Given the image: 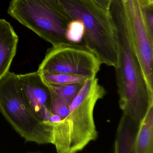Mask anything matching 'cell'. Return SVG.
Masks as SVG:
<instances>
[{
	"label": "cell",
	"instance_id": "obj_1",
	"mask_svg": "<svg viewBox=\"0 0 153 153\" xmlns=\"http://www.w3.org/2000/svg\"><path fill=\"white\" fill-rule=\"evenodd\" d=\"M120 46V65L116 70L119 108L138 127L153 107V94L146 84L123 0H112L108 10Z\"/></svg>",
	"mask_w": 153,
	"mask_h": 153
},
{
	"label": "cell",
	"instance_id": "obj_2",
	"mask_svg": "<svg viewBox=\"0 0 153 153\" xmlns=\"http://www.w3.org/2000/svg\"><path fill=\"white\" fill-rule=\"evenodd\" d=\"M58 1L71 19L83 23V45L96 56L102 65L118 69L120 46L108 10L92 0Z\"/></svg>",
	"mask_w": 153,
	"mask_h": 153
},
{
	"label": "cell",
	"instance_id": "obj_3",
	"mask_svg": "<svg viewBox=\"0 0 153 153\" xmlns=\"http://www.w3.org/2000/svg\"><path fill=\"white\" fill-rule=\"evenodd\" d=\"M106 94L96 77L89 93L82 102L61 122L49 125L52 127V144L57 153H78L96 140L98 131L93 113L98 101Z\"/></svg>",
	"mask_w": 153,
	"mask_h": 153
},
{
	"label": "cell",
	"instance_id": "obj_4",
	"mask_svg": "<svg viewBox=\"0 0 153 153\" xmlns=\"http://www.w3.org/2000/svg\"><path fill=\"white\" fill-rule=\"evenodd\" d=\"M0 112L26 142L52 144V127L41 122L22 93L18 75L10 71L0 80Z\"/></svg>",
	"mask_w": 153,
	"mask_h": 153
},
{
	"label": "cell",
	"instance_id": "obj_5",
	"mask_svg": "<svg viewBox=\"0 0 153 153\" xmlns=\"http://www.w3.org/2000/svg\"><path fill=\"white\" fill-rule=\"evenodd\" d=\"M8 13L53 46L69 42L65 34L72 19L58 0H12Z\"/></svg>",
	"mask_w": 153,
	"mask_h": 153
},
{
	"label": "cell",
	"instance_id": "obj_6",
	"mask_svg": "<svg viewBox=\"0 0 153 153\" xmlns=\"http://www.w3.org/2000/svg\"><path fill=\"white\" fill-rule=\"evenodd\" d=\"M101 65L96 56L83 45L65 42L48 49L38 71L93 79Z\"/></svg>",
	"mask_w": 153,
	"mask_h": 153
},
{
	"label": "cell",
	"instance_id": "obj_7",
	"mask_svg": "<svg viewBox=\"0 0 153 153\" xmlns=\"http://www.w3.org/2000/svg\"><path fill=\"white\" fill-rule=\"evenodd\" d=\"M125 4L132 26L143 77L148 90L153 94V37L145 24L138 0H129Z\"/></svg>",
	"mask_w": 153,
	"mask_h": 153
},
{
	"label": "cell",
	"instance_id": "obj_8",
	"mask_svg": "<svg viewBox=\"0 0 153 153\" xmlns=\"http://www.w3.org/2000/svg\"><path fill=\"white\" fill-rule=\"evenodd\" d=\"M22 93L36 117L43 123L49 122L50 110L49 88L39 72L18 75Z\"/></svg>",
	"mask_w": 153,
	"mask_h": 153
},
{
	"label": "cell",
	"instance_id": "obj_9",
	"mask_svg": "<svg viewBox=\"0 0 153 153\" xmlns=\"http://www.w3.org/2000/svg\"><path fill=\"white\" fill-rule=\"evenodd\" d=\"M19 37L9 22L0 19V80L9 72L16 54Z\"/></svg>",
	"mask_w": 153,
	"mask_h": 153
},
{
	"label": "cell",
	"instance_id": "obj_10",
	"mask_svg": "<svg viewBox=\"0 0 153 153\" xmlns=\"http://www.w3.org/2000/svg\"><path fill=\"white\" fill-rule=\"evenodd\" d=\"M133 153H153V107L138 126L134 139Z\"/></svg>",
	"mask_w": 153,
	"mask_h": 153
},
{
	"label": "cell",
	"instance_id": "obj_11",
	"mask_svg": "<svg viewBox=\"0 0 153 153\" xmlns=\"http://www.w3.org/2000/svg\"><path fill=\"white\" fill-rule=\"evenodd\" d=\"M137 128L130 119L123 115L118 127L114 153H133V143Z\"/></svg>",
	"mask_w": 153,
	"mask_h": 153
},
{
	"label": "cell",
	"instance_id": "obj_12",
	"mask_svg": "<svg viewBox=\"0 0 153 153\" xmlns=\"http://www.w3.org/2000/svg\"><path fill=\"white\" fill-rule=\"evenodd\" d=\"M46 83L49 87L54 91L68 107L83 85L73 84L66 85H58L50 84L47 83Z\"/></svg>",
	"mask_w": 153,
	"mask_h": 153
},
{
	"label": "cell",
	"instance_id": "obj_13",
	"mask_svg": "<svg viewBox=\"0 0 153 153\" xmlns=\"http://www.w3.org/2000/svg\"><path fill=\"white\" fill-rule=\"evenodd\" d=\"M40 74L43 80L47 83L58 85H66L73 84L82 85L89 79L85 77L65 74Z\"/></svg>",
	"mask_w": 153,
	"mask_h": 153
},
{
	"label": "cell",
	"instance_id": "obj_14",
	"mask_svg": "<svg viewBox=\"0 0 153 153\" xmlns=\"http://www.w3.org/2000/svg\"><path fill=\"white\" fill-rule=\"evenodd\" d=\"M84 27L83 23L78 20H72L67 25L65 36L69 42L79 44L82 42L84 34Z\"/></svg>",
	"mask_w": 153,
	"mask_h": 153
},
{
	"label": "cell",
	"instance_id": "obj_15",
	"mask_svg": "<svg viewBox=\"0 0 153 153\" xmlns=\"http://www.w3.org/2000/svg\"><path fill=\"white\" fill-rule=\"evenodd\" d=\"M49 89L50 93V110L51 113L58 115L63 120L69 114V107L63 102L54 91L49 88Z\"/></svg>",
	"mask_w": 153,
	"mask_h": 153
},
{
	"label": "cell",
	"instance_id": "obj_16",
	"mask_svg": "<svg viewBox=\"0 0 153 153\" xmlns=\"http://www.w3.org/2000/svg\"><path fill=\"white\" fill-rule=\"evenodd\" d=\"M93 79H88L81 86L76 96L69 105V112L76 108L87 96L90 90Z\"/></svg>",
	"mask_w": 153,
	"mask_h": 153
},
{
	"label": "cell",
	"instance_id": "obj_17",
	"mask_svg": "<svg viewBox=\"0 0 153 153\" xmlns=\"http://www.w3.org/2000/svg\"><path fill=\"white\" fill-rule=\"evenodd\" d=\"M153 5L147 6H141V8L145 24L150 35L153 37Z\"/></svg>",
	"mask_w": 153,
	"mask_h": 153
},
{
	"label": "cell",
	"instance_id": "obj_18",
	"mask_svg": "<svg viewBox=\"0 0 153 153\" xmlns=\"http://www.w3.org/2000/svg\"><path fill=\"white\" fill-rule=\"evenodd\" d=\"M96 4L102 9L108 10L112 0H92Z\"/></svg>",
	"mask_w": 153,
	"mask_h": 153
},
{
	"label": "cell",
	"instance_id": "obj_19",
	"mask_svg": "<svg viewBox=\"0 0 153 153\" xmlns=\"http://www.w3.org/2000/svg\"><path fill=\"white\" fill-rule=\"evenodd\" d=\"M141 6L153 5V0H138Z\"/></svg>",
	"mask_w": 153,
	"mask_h": 153
},
{
	"label": "cell",
	"instance_id": "obj_20",
	"mask_svg": "<svg viewBox=\"0 0 153 153\" xmlns=\"http://www.w3.org/2000/svg\"><path fill=\"white\" fill-rule=\"evenodd\" d=\"M26 153H42L40 152H28Z\"/></svg>",
	"mask_w": 153,
	"mask_h": 153
},
{
	"label": "cell",
	"instance_id": "obj_21",
	"mask_svg": "<svg viewBox=\"0 0 153 153\" xmlns=\"http://www.w3.org/2000/svg\"><path fill=\"white\" fill-rule=\"evenodd\" d=\"M129 1V0H123V1H124L125 2H126L127 1Z\"/></svg>",
	"mask_w": 153,
	"mask_h": 153
}]
</instances>
